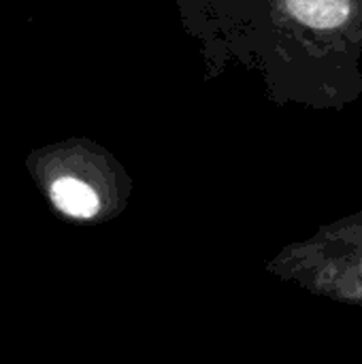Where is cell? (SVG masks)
<instances>
[{
  "mask_svg": "<svg viewBox=\"0 0 362 364\" xmlns=\"http://www.w3.org/2000/svg\"><path fill=\"white\" fill-rule=\"evenodd\" d=\"M51 198L60 211H64L70 218H92L98 211V196L96 192L75 177H60L51 186Z\"/></svg>",
  "mask_w": 362,
  "mask_h": 364,
  "instance_id": "obj_1",
  "label": "cell"
},
{
  "mask_svg": "<svg viewBox=\"0 0 362 364\" xmlns=\"http://www.w3.org/2000/svg\"><path fill=\"white\" fill-rule=\"evenodd\" d=\"M286 4L297 19L322 30L341 26L352 13L350 0H286Z\"/></svg>",
  "mask_w": 362,
  "mask_h": 364,
  "instance_id": "obj_2",
  "label": "cell"
}]
</instances>
